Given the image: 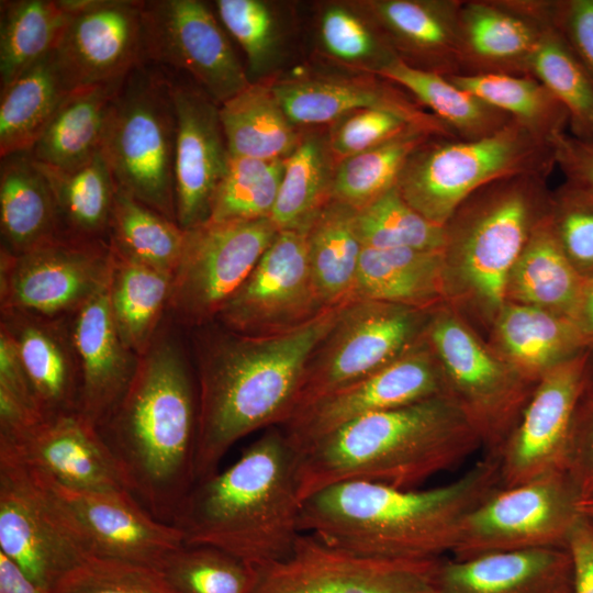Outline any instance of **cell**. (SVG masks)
<instances>
[{"mask_svg": "<svg viewBox=\"0 0 593 593\" xmlns=\"http://www.w3.org/2000/svg\"><path fill=\"white\" fill-rule=\"evenodd\" d=\"M186 231L116 187L109 242L120 255L172 273L184 245Z\"/></svg>", "mask_w": 593, "mask_h": 593, "instance_id": "obj_44", "label": "cell"}, {"mask_svg": "<svg viewBox=\"0 0 593 593\" xmlns=\"http://www.w3.org/2000/svg\"><path fill=\"white\" fill-rule=\"evenodd\" d=\"M67 93L53 53L1 88V158L30 152Z\"/></svg>", "mask_w": 593, "mask_h": 593, "instance_id": "obj_41", "label": "cell"}, {"mask_svg": "<svg viewBox=\"0 0 593 593\" xmlns=\"http://www.w3.org/2000/svg\"><path fill=\"white\" fill-rule=\"evenodd\" d=\"M549 20L593 85V0H552Z\"/></svg>", "mask_w": 593, "mask_h": 593, "instance_id": "obj_56", "label": "cell"}, {"mask_svg": "<svg viewBox=\"0 0 593 593\" xmlns=\"http://www.w3.org/2000/svg\"><path fill=\"white\" fill-rule=\"evenodd\" d=\"M109 240L57 238L25 253L0 251V309L67 317L109 282Z\"/></svg>", "mask_w": 593, "mask_h": 593, "instance_id": "obj_14", "label": "cell"}, {"mask_svg": "<svg viewBox=\"0 0 593 593\" xmlns=\"http://www.w3.org/2000/svg\"><path fill=\"white\" fill-rule=\"evenodd\" d=\"M279 233L271 217L208 221L186 231L167 314L190 327L208 325L249 276Z\"/></svg>", "mask_w": 593, "mask_h": 593, "instance_id": "obj_13", "label": "cell"}, {"mask_svg": "<svg viewBox=\"0 0 593 593\" xmlns=\"http://www.w3.org/2000/svg\"><path fill=\"white\" fill-rule=\"evenodd\" d=\"M0 327L16 347L41 415L78 411L80 373L69 316L51 318L1 310Z\"/></svg>", "mask_w": 593, "mask_h": 593, "instance_id": "obj_28", "label": "cell"}, {"mask_svg": "<svg viewBox=\"0 0 593 593\" xmlns=\"http://www.w3.org/2000/svg\"><path fill=\"white\" fill-rule=\"evenodd\" d=\"M80 373V412L99 427L126 392L139 357L122 342L110 311L108 286L69 316Z\"/></svg>", "mask_w": 593, "mask_h": 593, "instance_id": "obj_26", "label": "cell"}, {"mask_svg": "<svg viewBox=\"0 0 593 593\" xmlns=\"http://www.w3.org/2000/svg\"><path fill=\"white\" fill-rule=\"evenodd\" d=\"M552 145L512 121L478 139L434 137L409 158L398 181L403 199L429 222L444 226L474 191L503 177L549 176Z\"/></svg>", "mask_w": 593, "mask_h": 593, "instance_id": "obj_8", "label": "cell"}, {"mask_svg": "<svg viewBox=\"0 0 593 593\" xmlns=\"http://www.w3.org/2000/svg\"><path fill=\"white\" fill-rule=\"evenodd\" d=\"M68 12L53 58L65 89L119 82L145 63L143 1L63 0Z\"/></svg>", "mask_w": 593, "mask_h": 593, "instance_id": "obj_19", "label": "cell"}, {"mask_svg": "<svg viewBox=\"0 0 593 593\" xmlns=\"http://www.w3.org/2000/svg\"><path fill=\"white\" fill-rule=\"evenodd\" d=\"M171 92L177 115L176 220L187 231L209 221L213 195L231 155L220 105L201 88L172 79Z\"/></svg>", "mask_w": 593, "mask_h": 593, "instance_id": "obj_22", "label": "cell"}, {"mask_svg": "<svg viewBox=\"0 0 593 593\" xmlns=\"http://www.w3.org/2000/svg\"><path fill=\"white\" fill-rule=\"evenodd\" d=\"M337 160L327 134L302 132L295 149L284 160V172L271 220L281 230H306L332 200Z\"/></svg>", "mask_w": 593, "mask_h": 593, "instance_id": "obj_40", "label": "cell"}, {"mask_svg": "<svg viewBox=\"0 0 593 593\" xmlns=\"http://www.w3.org/2000/svg\"><path fill=\"white\" fill-rule=\"evenodd\" d=\"M555 164L566 180L593 197V141L574 137L567 131L551 142Z\"/></svg>", "mask_w": 593, "mask_h": 593, "instance_id": "obj_57", "label": "cell"}, {"mask_svg": "<svg viewBox=\"0 0 593 593\" xmlns=\"http://www.w3.org/2000/svg\"><path fill=\"white\" fill-rule=\"evenodd\" d=\"M425 337L452 399L478 434L486 456L497 458L537 382L524 378L451 304L432 310Z\"/></svg>", "mask_w": 593, "mask_h": 593, "instance_id": "obj_9", "label": "cell"}, {"mask_svg": "<svg viewBox=\"0 0 593 593\" xmlns=\"http://www.w3.org/2000/svg\"><path fill=\"white\" fill-rule=\"evenodd\" d=\"M143 43L145 63L187 72L219 105L251 82L203 1H143Z\"/></svg>", "mask_w": 593, "mask_h": 593, "instance_id": "obj_16", "label": "cell"}, {"mask_svg": "<svg viewBox=\"0 0 593 593\" xmlns=\"http://www.w3.org/2000/svg\"><path fill=\"white\" fill-rule=\"evenodd\" d=\"M35 163L52 191L59 238L109 240L116 184L101 152L74 169Z\"/></svg>", "mask_w": 593, "mask_h": 593, "instance_id": "obj_34", "label": "cell"}, {"mask_svg": "<svg viewBox=\"0 0 593 593\" xmlns=\"http://www.w3.org/2000/svg\"><path fill=\"white\" fill-rule=\"evenodd\" d=\"M489 344L524 378L538 380L556 366L593 348L568 317L506 302L489 331Z\"/></svg>", "mask_w": 593, "mask_h": 593, "instance_id": "obj_30", "label": "cell"}, {"mask_svg": "<svg viewBox=\"0 0 593 593\" xmlns=\"http://www.w3.org/2000/svg\"><path fill=\"white\" fill-rule=\"evenodd\" d=\"M0 446L59 485L131 492L99 428L78 411L42 418L15 438L0 439Z\"/></svg>", "mask_w": 593, "mask_h": 593, "instance_id": "obj_23", "label": "cell"}, {"mask_svg": "<svg viewBox=\"0 0 593 593\" xmlns=\"http://www.w3.org/2000/svg\"><path fill=\"white\" fill-rule=\"evenodd\" d=\"M499 488V460L489 456L450 483L424 490L342 482L302 502L300 526L365 557L440 559L452 551L466 516Z\"/></svg>", "mask_w": 593, "mask_h": 593, "instance_id": "obj_2", "label": "cell"}, {"mask_svg": "<svg viewBox=\"0 0 593 593\" xmlns=\"http://www.w3.org/2000/svg\"><path fill=\"white\" fill-rule=\"evenodd\" d=\"M222 25L246 55L248 77L265 80L280 59L283 30L273 5L262 0H216Z\"/></svg>", "mask_w": 593, "mask_h": 593, "instance_id": "obj_51", "label": "cell"}, {"mask_svg": "<svg viewBox=\"0 0 593 593\" xmlns=\"http://www.w3.org/2000/svg\"><path fill=\"white\" fill-rule=\"evenodd\" d=\"M414 128L424 130L395 112L368 108L349 112L329 124L327 138L338 163Z\"/></svg>", "mask_w": 593, "mask_h": 593, "instance_id": "obj_54", "label": "cell"}, {"mask_svg": "<svg viewBox=\"0 0 593 593\" xmlns=\"http://www.w3.org/2000/svg\"><path fill=\"white\" fill-rule=\"evenodd\" d=\"M572 560V593H593V521L581 514L567 544Z\"/></svg>", "mask_w": 593, "mask_h": 593, "instance_id": "obj_59", "label": "cell"}, {"mask_svg": "<svg viewBox=\"0 0 593 593\" xmlns=\"http://www.w3.org/2000/svg\"><path fill=\"white\" fill-rule=\"evenodd\" d=\"M320 48L357 74L378 75L399 58L377 23L358 2H329L316 23Z\"/></svg>", "mask_w": 593, "mask_h": 593, "instance_id": "obj_45", "label": "cell"}, {"mask_svg": "<svg viewBox=\"0 0 593 593\" xmlns=\"http://www.w3.org/2000/svg\"><path fill=\"white\" fill-rule=\"evenodd\" d=\"M98 428L134 496L154 517L172 524L195 484L198 392L170 332L159 328Z\"/></svg>", "mask_w": 593, "mask_h": 593, "instance_id": "obj_3", "label": "cell"}, {"mask_svg": "<svg viewBox=\"0 0 593 593\" xmlns=\"http://www.w3.org/2000/svg\"><path fill=\"white\" fill-rule=\"evenodd\" d=\"M564 470L581 499L593 495V371L573 413Z\"/></svg>", "mask_w": 593, "mask_h": 593, "instance_id": "obj_55", "label": "cell"}, {"mask_svg": "<svg viewBox=\"0 0 593 593\" xmlns=\"http://www.w3.org/2000/svg\"><path fill=\"white\" fill-rule=\"evenodd\" d=\"M354 300L435 309L446 302L443 251L362 247Z\"/></svg>", "mask_w": 593, "mask_h": 593, "instance_id": "obj_31", "label": "cell"}, {"mask_svg": "<svg viewBox=\"0 0 593 593\" xmlns=\"http://www.w3.org/2000/svg\"><path fill=\"white\" fill-rule=\"evenodd\" d=\"M159 570L178 593H253L259 569L211 546L183 545Z\"/></svg>", "mask_w": 593, "mask_h": 593, "instance_id": "obj_50", "label": "cell"}, {"mask_svg": "<svg viewBox=\"0 0 593 593\" xmlns=\"http://www.w3.org/2000/svg\"><path fill=\"white\" fill-rule=\"evenodd\" d=\"M43 477L94 556L159 569L184 545L177 526L154 517L128 491L74 490Z\"/></svg>", "mask_w": 593, "mask_h": 593, "instance_id": "obj_21", "label": "cell"}, {"mask_svg": "<svg viewBox=\"0 0 593 593\" xmlns=\"http://www.w3.org/2000/svg\"><path fill=\"white\" fill-rule=\"evenodd\" d=\"M581 495L566 470L499 488L465 518L454 559L535 548H566L581 516Z\"/></svg>", "mask_w": 593, "mask_h": 593, "instance_id": "obj_12", "label": "cell"}, {"mask_svg": "<svg viewBox=\"0 0 593 593\" xmlns=\"http://www.w3.org/2000/svg\"><path fill=\"white\" fill-rule=\"evenodd\" d=\"M342 306L282 334L246 336L224 328L197 336L195 483L217 472L238 440L292 416L309 358Z\"/></svg>", "mask_w": 593, "mask_h": 593, "instance_id": "obj_1", "label": "cell"}, {"mask_svg": "<svg viewBox=\"0 0 593 593\" xmlns=\"http://www.w3.org/2000/svg\"><path fill=\"white\" fill-rule=\"evenodd\" d=\"M593 371V348L546 372L501 448L500 486L511 488L564 470L573 413Z\"/></svg>", "mask_w": 593, "mask_h": 593, "instance_id": "obj_20", "label": "cell"}, {"mask_svg": "<svg viewBox=\"0 0 593 593\" xmlns=\"http://www.w3.org/2000/svg\"><path fill=\"white\" fill-rule=\"evenodd\" d=\"M434 137L439 136L414 128L338 161L332 199L356 210L366 206L398 186L409 158Z\"/></svg>", "mask_w": 593, "mask_h": 593, "instance_id": "obj_46", "label": "cell"}, {"mask_svg": "<svg viewBox=\"0 0 593 593\" xmlns=\"http://www.w3.org/2000/svg\"><path fill=\"white\" fill-rule=\"evenodd\" d=\"M566 548H535L440 560L438 593H572Z\"/></svg>", "mask_w": 593, "mask_h": 593, "instance_id": "obj_29", "label": "cell"}, {"mask_svg": "<svg viewBox=\"0 0 593 593\" xmlns=\"http://www.w3.org/2000/svg\"><path fill=\"white\" fill-rule=\"evenodd\" d=\"M529 75L561 103L568 114L570 134L593 141V85L551 22L530 60Z\"/></svg>", "mask_w": 593, "mask_h": 593, "instance_id": "obj_47", "label": "cell"}, {"mask_svg": "<svg viewBox=\"0 0 593 593\" xmlns=\"http://www.w3.org/2000/svg\"><path fill=\"white\" fill-rule=\"evenodd\" d=\"M430 312L371 300L343 305L333 327L309 358L294 413L410 351L424 339Z\"/></svg>", "mask_w": 593, "mask_h": 593, "instance_id": "obj_10", "label": "cell"}, {"mask_svg": "<svg viewBox=\"0 0 593 593\" xmlns=\"http://www.w3.org/2000/svg\"><path fill=\"white\" fill-rule=\"evenodd\" d=\"M298 462L283 430L268 428L193 485L172 522L184 545L215 547L257 568L288 557L303 534Z\"/></svg>", "mask_w": 593, "mask_h": 593, "instance_id": "obj_4", "label": "cell"}, {"mask_svg": "<svg viewBox=\"0 0 593 593\" xmlns=\"http://www.w3.org/2000/svg\"><path fill=\"white\" fill-rule=\"evenodd\" d=\"M406 91L458 139L490 136L513 120L447 77L411 67L396 58L378 75Z\"/></svg>", "mask_w": 593, "mask_h": 593, "instance_id": "obj_39", "label": "cell"}, {"mask_svg": "<svg viewBox=\"0 0 593 593\" xmlns=\"http://www.w3.org/2000/svg\"><path fill=\"white\" fill-rule=\"evenodd\" d=\"M48 593H178L154 567L89 556L66 572Z\"/></svg>", "mask_w": 593, "mask_h": 593, "instance_id": "obj_52", "label": "cell"}, {"mask_svg": "<svg viewBox=\"0 0 593 593\" xmlns=\"http://www.w3.org/2000/svg\"><path fill=\"white\" fill-rule=\"evenodd\" d=\"M123 80L69 91L30 150L32 157L44 165L74 169L97 155L110 105Z\"/></svg>", "mask_w": 593, "mask_h": 593, "instance_id": "obj_35", "label": "cell"}, {"mask_svg": "<svg viewBox=\"0 0 593 593\" xmlns=\"http://www.w3.org/2000/svg\"><path fill=\"white\" fill-rule=\"evenodd\" d=\"M480 447L478 434L448 395L369 414L298 454L300 499L348 481L413 489Z\"/></svg>", "mask_w": 593, "mask_h": 593, "instance_id": "obj_5", "label": "cell"}, {"mask_svg": "<svg viewBox=\"0 0 593 593\" xmlns=\"http://www.w3.org/2000/svg\"><path fill=\"white\" fill-rule=\"evenodd\" d=\"M0 230L13 255L59 238L52 191L30 152L1 158Z\"/></svg>", "mask_w": 593, "mask_h": 593, "instance_id": "obj_32", "label": "cell"}, {"mask_svg": "<svg viewBox=\"0 0 593 593\" xmlns=\"http://www.w3.org/2000/svg\"><path fill=\"white\" fill-rule=\"evenodd\" d=\"M547 176L496 179L470 194L444 225L446 302L490 331L506 303L511 269L548 211Z\"/></svg>", "mask_w": 593, "mask_h": 593, "instance_id": "obj_6", "label": "cell"}, {"mask_svg": "<svg viewBox=\"0 0 593 593\" xmlns=\"http://www.w3.org/2000/svg\"><path fill=\"white\" fill-rule=\"evenodd\" d=\"M549 23L538 16L536 0H462L461 75H529L530 60Z\"/></svg>", "mask_w": 593, "mask_h": 593, "instance_id": "obj_25", "label": "cell"}, {"mask_svg": "<svg viewBox=\"0 0 593 593\" xmlns=\"http://www.w3.org/2000/svg\"><path fill=\"white\" fill-rule=\"evenodd\" d=\"M584 281L562 251L546 214L510 271L505 300L574 321Z\"/></svg>", "mask_w": 593, "mask_h": 593, "instance_id": "obj_33", "label": "cell"}, {"mask_svg": "<svg viewBox=\"0 0 593 593\" xmlns=\"http://www.w3.org/2000/svg\"><path fill=\"white\" fill-rule=\"evenodd\" d=\"M306 230L279 231L219 312L216 320L224 328L246 336H271L296 329L327 311L313 281Z\"/></svg>", "mask_w": 593, "mask_h": 593, "instance_id": "obj_17", "label": "cell"}, {"mask_svg": "<svg viewBox=\"0 0 593 593\" xmlns=\"http://www.w3.org/2000/svg\"><path fill=\"white\" fill-rule=\"evenodd\" d=\"M220 118L231 156L286 159L302 135L266 80L251 81L221 104Z\"/></svg>", "mask_w": 593, "mask_h": 593, "instance_id": "obj_37", "label": "cell"}, {"mask_svg": "<svg viewBox=\"0 0 593 593\" xmlns=\"http://www.w3.org/2000/svg\"><path fill=\"white\" fill-rule=\"evenodd\" d=\"M579 511L582 515L593 521V495L580 500Z\"/></svg>", "mask_w": 593, "mask_h": 593, "instance_id": "obj_62", "label": "cell"}, {"mask_svg": "<svg viewBox=\"0 0 593 593\" xmlns=\"http://www.w3.org/2000/svg\"><path fill=\"white\" fill-rule=\"evenodd\" d=\"M574 322L593 342V278L584 281Z\"/></svg>", "mask_w": 593, "mask_h": 593, "instance_id": "obj_61", "label": "cell"}, {"mask_svg": "<svg viewBox=\"0 0 593 593\" xmlns=\"http://www.w3.org/2000/svg\"><path fill=\"white\" fill-rule=\"evenodd\" d=\"M0 389L8 392L29 410L41 415L31 382L29 380L22 360L19 356L16 347L9 334L1 327Z\"/></svg>", "mask_w": 593, "mask_h": 593, "instance_id": "obj_58", "label": "cell"}, {"mask_svg": "<svg viewBox=\"0 0 593 593\" xmlns=\"http://www.w3.org/2000/svg\"><path fill=\"white\" fill-rule=\"evenodd\" d=\"M0 552L47 592L92 556L46 479L2 446Z\"/></svg>", "mask_w": 593, "mask_h": 593, "instance_id": "obj_11", "label": "cell"}, {"mask_svg": "<svg viewBox=\"0 0 593 593\" xmlns=\"http://www.w3.org/2000/svg\"><path fill=\"white\" fill-rule=\"evenodd\" d=\"M462 0H366L396 56L445 77L461 75L459 11Z\"/></svg>", "mask_w": 593, "mask_h": 593, "instance_id": "obj_27", "label": "cell"}, {"mask_svg": "<svg viewBox=\"0 0 593 593\" xmlns=\"http://www.w3.org/2000/svg\"><path fill=\"white\" fill-rule=\"evenodd\" d=\"M440 560L365 557L303 533L288 557L258 568L253 593H438Z\"/></svg>", "mask_w": 593, "mask_h": 593, "instance_id": "obj_15", "label": "cell"}, {"mask_svg": "<svg viewBox=\"0 0 593 593\" xmlns=\"http://www.w3.org/2000/svg\"><path fill=\"white\" fill-rule=\"evenodd\" d=\"M271 85L283 111L296 126L332 124L349 112L376 108L401 114L436 136L456 138L406 91L376 75H306Z\"/></svg>", "mask_w": 593, "mask_h": 593, "instance_id": "obj_24", "label": "cell"}, {"mask_svg": "<svg viewBox=\"0 0 593 593\" xmlns=\"http://www.w3.org/2000/svg\"><path fill=\"white\" fill-rule=\"evenodd\" d=\"M67 19L63 0L1 1V88L54 52Z\"/></svg>", "mask_w": 593, "mask_h": 593, "instance_id": "obj_42", "label": "cell"}, {"mask_svg": "<svg viewBox=\"0 0 593 593\" xmlns=\"http://www.w3.org/2000/svg\"><path fill=\"white\" fill-rule=\"evenodd\" d=\"M176 142L171 78L143 63L112 100L100 152L119 189L175 222Z\"/></svg>", "mask_w": 593, "mask_h": 593, "instance_id": "obj_7", "label": "cell"}, {"mask_svg": "<svg viewBox=\"0 0 593 593\" xmlns=\"http://www.w3.org/2000/svg\"><path fill=\"white\" fill-rule=\"evenodd\" d=\"M356 227L362 247L443 250L444 226L416 212L398 186L356 212Z\"/></svg>", "mask_w": 593, "mask_h": 593, "instance_id": "obj_49", "label": "cell"}, {"mask_svg": "<svg viewBox=\"0 0 593 593\" xmlns=\"http://www.w3.org/2000/svg\"><path fill=\"white\" fill-rule=\"evenodd\" d=\"M548 220L574 270L593 278V197L564 181L550 191Z\"/></svg>", "mask_w": 593, "mask_h": 593, "instance_id": "obj_53", "label": "cell"}, {"mask_svg": "<svg viewBox=\"0 0 593 593\" xmlns=\"http://www.w3.org/2000/svg\"><path fill=\"white\" fill-rule=\"evenodd\" d=\"M112 249L108 299L123 344L141 357L167 313L172 273L126 258Z\"/></svg>", "mask_w": 593, "mask_h": 593, "instance_id": "obj_36", "label": "cell"}, {"mask_svg": "<svg viewBox=\"0 0 593 593\" xmlns=\"http://www.w3.org/2000/svg\"><path fill=\"white\" fill-rule=\"evenodd\" d=\"M0 593H48L0 552Z\"/></svg>", "mask_w": 593, "mask_h": 593, "instance_id": "obj_60", "label": "cell"}, {"mask_svg": "<svg viewBox=\"0 0 593 593\" xmlns=\"http://www.w3.org/2000/svg\"><path fill=\"white\" fill-rule=\"evenodd\" d=\"M356 212L332 199L306 230L310 268L317 295L326 310L351 301L362 251Z\"/></svg>", "mask_w": 593, "mask_h": 593, "instance_id": "obj_38", "label": "cell"}, {"mask_svg": "<svg viewBox=\"0 0 593 593\" xmlns=\"http://www.w3.org/2000/svg\"><path fill=\"white\" fill-rule=\"evenodd\" d=\"M447 395L440 363L426 337L383 369L336 389L298 410L282 426L300 454L360 417Z\"/></svg>", "mask_w": 593, "mask_h": 593, "instance_id": "obj_18", "label": "cell"}, {"mask_svg": "<svg viewBox=\"0 0 593 593\" xmlns=\"http://www.w3.org/2000/svg\"><path fill=\"white\" fill-rule=\"evenodd\" d=\"M286 159L231 156L219 183L209 221H254L271 217Z\"/></svg>", "mask_w": 593, "mask_h": 593, "instance_id": "obj_48", "label": "cell"}, {"mask_svg": "<svg viewBox=\"0 0 593 593\" xmlns=\"http://www.w3.org/2000/svg\"><path fill=\"white\" fill-rule=\"evenodd\" d=\"M447 78L504 112L542 141L550 143L568 127V114L561 103L530 75L486 74Z\"/></svg>", "mask_w": 593, "mask_h": 593, "instance_id": "obj_43", "label": "cell"}]
</instances>
